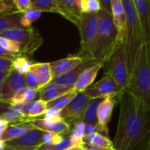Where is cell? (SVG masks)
<instances>
[{"label":"cell","instance_id":"obj_1","mask_svg":"<svg viewBox=\"0 0 150 150\" xmlns=\"http://www.w3.org/2000/svg\"><path fill=\"white\" fill-rule=\"evenodd\" d=\"M118 101L119 119L113 146L115 150H132L150 135V106L127 90Z\"/></svg>","mask_w":150,"mask_h":150},{"label":"cell","instance_id":"obj_2","mask_svg":"<svg viewBox=\"0 0 150 150\" xmlns=\"http://www.w3.org/2000/svg\"><path fill=\"white\" fill-rule=\"evenodd\" d=\"M126 90L150 106V44L148 43L144 42L136 54L129 72Z\"/></svg>","mask_w":150,"mask_h":150},{"label":"cell","instance_id":"obj_3","mask_svg":"<svg viewBox=\"0 0 150 150\" xmlns=\"http://www.w3.org/2000/svg\"><path fill=\"white\" fill-rule=\"evenodd\" d=\"M124 42H119L111 13L100 10L98 12V28L92 57L103 64L108 60L114 50Z\"/></svg>","mask_w":150,"mask_h":150},{"label":"cell","instance_id":"obj_4","mask_svg":"<svg viewBox=\"0 0 150 150\" xmlns=\"http://www.w3.org/2000/svg\"><path fill=\"white\" fill-rule=\"evenodd\" d=\"M122 1L126 16L124 47L128 64V70L130 72L133 65L136 54L140 46L145 42V39L132 0H122Z\"/></svg>","mask_w":150,"mask_h":150},{"label":"cell","instance_id":"obj_5","mask_svg":"<svg viewBox=\"0 0 150 150\" xmlns=\"http://www.w3.org/2000/svg\"><path fill=\"white\" fill-rule=\"evenodd\" d=\"M98 28V13H82L78 26L81 34V47L76 54L84 60L93 59L92 54L96 43Z\"/></svg>","mask_w":150,"mask_h":150},{"label":"cell","instance_id":"obj_6","mask_svg":"<svg viewBox=\"0 0 150 150\" xmlns=\"http://www.w3.org/2000/svg\"><path fill=\"white\" fill-rule=\"evenodd\" d=\"M105 75L110 76L122 89L126 90L129 83V70L124 43L120 44L103 63Z\"/></svg>","mask_w":150,"mask_h":150},{"label":"cell","instance_id":"obj_7","mask_svg":"<svg viewBox=\"0 0 150 150\" xmlns=\"http://www.w3.org/2000/svg\"><path fill=\"white\" fill-rule=\"evenodd\" d=\"M0 36L7 38L21 44V55L29 57L42 46L43 39L41 35L32 27L13 28L0 33Z\"/></svg>","mask_w":150,"mask_h":150},{"label":"cell","instance_id":"obj_8","mask_svg":"<svg viewBox=\"0 0 150 150\" xmlns=\"http://www.w3.org/2000/svg\"><path fill=\"white\" fill-rule=\"evenodd\" d=\"M90 102V98L84 92H78L72 100L61 110V117L70 127L83 120L85 111Z\"/></svg>","mask_w":150,"mask_h":150},{"label":"cell","instance_id":"obj_9","mask_svg":"<svg viewBox=\"0 0 150 150\" xmlns=\"http://www.w3.org/2000/svg\"><path fill=\"white\" fill-rule=\"evenodd\" d=\"M122 89L110 76H104L96 83L92 84L88 88L84 93L90 99H104L107 97H117L119 99L124 93Z\"/></svg>","mask_w":150,"mask_h":150},{"label":"cell","instance_id":"obj_10","mask_svg":"<svg viewBox=\"0 0 150 150\" xmlns=\"http://www.w3.org/2000/svg\"><path fill=\"white\" fill-rule=\"evenodd\" d=\"M46 132H43L36 127H33L25 132L23 135L6 141V147H13L25 150H35L43 145V137Z\"/></svg>","mask_w":150,"mask_h":150},{"label":"cell","instance_id":"obj_11","mask_svg":"<svg viewBox=\"0 0 150 150\" xmlns=\"http://www.w3.org/2000/svg\"><path fill=\"white\" fill-rule=\"evenodd\" d=\"M27 88L25 74L11 70L0 92V100L9 103L21 91Z\"/></svg>","mask_w":150,"mask_h":150},{"label":"cell","instance_id":"obj_12","mask_svg":"<svg viewBox=\"0 0 150 150\" xmlns=\"http://www.w3.org/2000/svg\"><path fill=\"white\" fill-rule=\"evenodd\" d=\"M102 63L100 61H97L96 59H87L84 60L81 64H79L78 66H76L74 69H72L71 71L60 75L58 77H56L54 79H52V81H50L51 83H54L56 85L61 86V87H65V88H72L73 86L76 83V81H78L80 75L82 73V71L84 70H86L87 68L93 66L96 64Z\"/></svg>","mask_w":150,"mask_h":150},{"label":"cell","instance_id":"obj_13","mask_svg":"<svg viewBox=\"0 0 150 150\" xmlns=\"http://www.w3.org/2000/svg\"><path fill=\"white\" fill-rule=\"evenodd\" d=\"M81 1V0H57L58 13L77 28L82 15Z\"/></svg>","mask_w":150,"mask_h":150},{"label":"cell","instance_id":"obj_14","mask_svg":"<svg viewBox=\"0 0 150 150\" xmlns=\"http://www.w3.org/2000/svg\"><path fill=\"white\" fill-rule=\"evenodd\" d=\"M140 22L145 42L150 44V0H132Z\"/></svg>","mask_w":150,"mask_h":150},{"label":"cell","instance_id":"obj_15","mask_svg":"<svg viewBox=\"0 0 150 150\" xmlns=\"http://www.w3.org/2000/svg\"><path fill=\"white\" fill-rule=\"evenodd\" d=\"M111 16L114 26L117 32V38L119 42H124L126 16L122 0H111Z\"/></svg>","mask_w":150,"mask_h":150},{"label":"cell","instance_id":"obj_16","mask_svg":"<svg viewBox=\"0 0 150 150\" xmlns=\"http://www.w3.org/2000/svg\"><path fill=\"white\" fill-rule=\"evenodd\" d=\"M83 61L84 59H82L77 55H69L65 58L50 63L52 78L54 79L71 71L76 66L81 64Z\"/></svg>","mask_w":150,"mask_h":150},{"label":"cell","instance_id":"obj_17","mask_svg":"<svg viewBox=\"0 0 150 150\" xmlns=\"http://www.w3.org/2000/svg\"><path fill=\"white\" fill-rule=\"evenodd\" d=\"M31 124L46 132H53L57 134L65 135L70 132V125L63 120L60 121H48L43 118H34L31 121Z\"/></svg>","mask_w":150,"mask_h":150},{"label":"cell","instance_id":"obj_18","mask_svg":"<svg viewBox=\"0 0 150 150\" xmlns=\"http://www.w3.org/2000/svg\"><path fill=\"white\" fill-rule=\"evenodd\" d=\"M103 64L99 63L84 70L82 73L80 75L78 81L73 86L72 89L77 93L84 92L88 88H89L93 84L95 79L96 78L98 74V71H100L101 68H103Z\"/></svg>","mask_w":150,"mask_h":150},{"label":"cell","instance_id":"obj_19","mask_svg":"<svg viewBox=\"0 0 150 150\" xmlns=\"http://www.w3.org/2000/svg\"><path fill=\"white\" fill-rule=\"evenodd\" d=\"M117 101L118 98L117 97H107L101 101L97 108V123L99 125L108 126Z\"/></svg>","mask_w":150,"mask_h":150},{"label":"cell","instance_id":"obj_20","mask_svg":"<svg viewBox=\"0 0 150 150\" xmlns=\"http://www.w3.org/2000/svg\"><path fill=\"white\" fill-rule=\"evenodd\" d=\"M72 88L61 87L58 85H56L54 83L50 82L48 85L43 87L42 88L39 89V99L49 103L50 101H53L57 99V97L70 92Z\"/></svg>","mask_w":150,"mask_h":150},{"label":"cell","instance_id":"obj_21","mask_svg":"<svg viewBox=\"0 0 150 150\" xmlns=\"http://www.w3.org/2000/svg\"><path fill=\"white\" fill-rule=\"evenodd\" d=\"M34 125L30 122H25V123H20L16 125H9L8 127L6 129V131L0 136V140L6 142L13 139H16L21 135H23L25 132H27L28 130L33 128Z\"/></svg>","mask_w":150,"mask_h":150},{"label":"cell","instance_id":"obj_22","mask_svg":"<svg viewBox=\"0 0 150 150\" xmlns=\"http://www.w3.org/2000/svg\"><path fill=\"white\" fill-rule=\"evenodd\" d=\"M30 68L36 73L38 78L39 88L41 89L52 81V74L50 63H34Z\"/></svg>","mask_w":150,"mask_h":150},{"label":"cell","instance_id":"obj_23","mask_svg":"<svg viewBox=\"0 0 150 150\" xmlns=\"http://www.w3.org/2000/svg\"><path fill=\"white\" fill-rule=\"evenodd\" d=\"M47 110V103L38 99L24 105L21 113L29 119H34L37 117L43 115Z\"/></svg>","mask_w":150,"mask_h":150},{"label":"cell","instance_id":"obj_24","mask_svg":"<svg viewBox=\"0 0 150 150\" xmlns=\"http://www.w3.org/2000/svg\"><path fill=\"white\" fill-rule=\"evenodd\" d=\"M83 143L100 148L114 149L113 142L110 140V139L98 132H92L89 134H86L85 137L83 138Z\"/></svg>","mask_w":150,"mask_h":150},{"label":"cell","instance_id":"obj_25","mask_svg":"<svg viewBox=\"0 0 150 150\" xmlns=\"http://www.w3.org/2000/svg\"><path fill=\"white\" fill-rule=\"evenodd\" d=\"M39 99V90L33 88L27 87L25 89L21 91L19 94H17L10 102L11 106L18 104V103H23L27 104L28 103H31L35 100Z\"/></svg>","mask_w":150,"mask_h":150},{"label":"cell","instance_id":"obj_26","mask_svg":"<svg viewBox=\"0 0 150 150\" xmlns=\"http://www.w3.org/2000/svg\"><path fill=\"white\" fill-rule=\"evenodd\" d=\"M21 13H3L0 14V33L13 28H22L21 26Z\"/></svg>","mask_w":150,"mask_h":150},{"label":"cell","instance_id":"obj_27","mask_svg":"<svg viewBox=\"0 0 150 150\" xmlns=\"http://www.w3.org/2000/svg\"><path fill=\"white\" fill-rule=\"evenodd\" d=\"M31 7L42 13H58L57 0H31Z\"/></svg>","mask_w":150,"mask_h":150},{"label":"cell","instance_id":"obj_28","mask_svg":"<svg viewBox=\"0 0 150 150\" xmlns=\"http://www.w3.org/2000/svg\"><path fill=\"white\" fill-rule=\"evenodd\" d=\"M1 118L4 119L8 125H16V124H20V123L32 121V119L26 117L21 111L12 108V106L8 110H6L1 116Z\"/></svg>","mask_w":150,"mask_h":150},{"label":"cell","instance_id":"obj_29","mask_svg":"<svg viewBox=\"0 0 150 150\" xmlns=\"http://www.w3.org/2000/svg\"><path fill=\"white\" fill-rule=\"evenodd\" d=\"M102 100L103 99H90L82 120L86 125L97 124V108Z\"/></svg>","mask_w":150,"mask_h":150},{"label":"cell","instance_id":"obj_30","mask_svg":"<svg viewBox=\"0 0 150 150\" xmlns=\"http://www.w3.org/2000/svg\"><path fill=\"white\" fill-rule=\"evenodd\" d=\"M77 92H75L73 89H71L70 92L57 97V99L50 101L47 103V109H54V110H63L71 100L76 96Z\"/></svg>","mask_w":150,"mask_h":150},{"label":"cell","instance_id":"obj_31","mask_svg":"<svg viewBox=\"0 0 150 150\" xmlns=\"http://www.w3.org/2000/svg\"><path fill=\"white\" fill-rule=\"evenodd\" d=\"M33 64L34 63L28 57L23 55H19L13 59L12 70L16 71L21 74H26L29 71L30 66Z\"/></svg>","mask_w":150,"mask_h":150},{"label":"cell","instance_id":"obj_32","mask_svg":"<svg viewBox=\"0 0 150 150\" xmlns=\"http://www.w3.org/2000/svg\"><path fill=\"white\" fill-rule=\"evenodd\" d=\"M41 16H42L41 12L30 7L27 9L23 13H21V20H20L21 26L22 28H29L35 21L39 20Z\"/></svg>","mask_w":150,"mask_h":150},{"label":"cell","instance_id":"obj_33","mask_svg":"<svg viewBox=\"0 0 150 150\" xmlns=\"http://www.w3.org/2000/svg\"><path fill=\"white\" fill-rule=\"evenodd\" d=\"M68 134L74 140H76L83 145V138L86 135V124L83 121L74 124L71 126L70 132Z\"/></svg>","mask_w":150,"mask_h":150},{"label":"cell","instance_id":"obj_34","mask_svg":"<svg viewBox=\"0 0 150 150\" xmlns=\"http://www.w3.org/2000/svg\"><path fill=\"white\" fill-rule=\"evenodd\" d=\"M0 45H1L4 49H6L7 51H9L10 53H12L15 56L21 55V47L18 42L0 36Z\"/></svg>","mask_w":150,"mask_h":150},{"label":"cell","instance_id":"obj_35","mask_svg":"<svg viewBox=\"0 0 150 150\" xmlns=\"http://www.w3.org/2000/svg\"><path fill=\"white\" fill-rule=\"evenodd\" d=\"M81 12L82 13H94L101 10V6L98 0H81Z\"/></svg>","mask_w":150,"mask_h":150},{"label":"cell","instance_id":"obj_36","mask_svg":"<svg viewBox=\"0 0 150 150\" xmlns=\"http://www.w3.org/2000/svg\"><path fill=\"white\" fill-rule=\"evenodd\" d=\"M3 13H19L13 0H0V14Z\"/></svg>","mask_w":150,"mask_h":150},{"label":"cell","instance_id":"obj_37","mask_svg":"<svg viewBox=\"0 0 150 150\" xmlns=\"http://www.w3.org/2000/svg\"><path fill=\"white\" fill-rule=\"evenodd\" d=\"M25 81L27 87L33 88H39V83H38V78L36 73L30 68L29 71L25 74ZM39 90V89H38Z\"/></svg>","mask_w":150,"mask_h":150},{"label":"cell","instance_id":"obj_38","mask_svg":"<svg viewBox=\"0 0 150 150\" xmlns=\"http://www.w3.org/2000/svg\"><path fill=\"white\" fill-rule=\"evenodd\" d=\"M64 138V135L53 133V132H45L43 137V145L46 146H51L54 144H57L60 142Z\"/></svg>","mask_w":150,"mask_h":150},{"label":"cell","instance_id":"obj_39","mask_svg":"<svg viewBox=\"0 0 150 150\" xmlns=\"http://www.w3.org/2000/svg\"><path fill=\"white\" fill-rule=\"evenodd\" d=\"M61 110H54V109H47L43 113V119L48 121H60L63 120L61 117Z\"/></svg>","mask_w":150,"mask_h":150},{"label":"cell","instance_id":"obj_40","mask_svg":"<svg viewBox=\"0 0 150 150\" xmlns=\"http://www.w3.org/2000/svg\"><path fill=\"white\" fill-rule=\"evenodd\" d=\"M15 7L19 13H23L27 9L31 7V0H13Z\"/></svg>","mask_w":150,"mask_h":150},{"label":"cell","instance_id":"obj_41","mask_svg":"<svg viewBox=\"0 0 150 150\" xmlns=\"http://www.w3.org/2000/svg\"><path fill=\"white\" fill-rule=\"evenodd\" d=\"M14 57H0V71L12 70L13 59Z\"/></svg>","mask_w":150,"mask_h":150},{"label":"cell","instance_id":"obj_42","mask_svg":"<svg viewBox=\"0 0 150 150\" xmlns=\"http://www.w3.org/2000/svg\"><path fill=\"white\" fill-rule=\"evenodd\" d=\"M98 1L101 6V10L109 13H111V0H98Z\"/></svg>","mask_w":150,"mask_h":150},{"label":"cell","instance_id":"obj_43","mask_svg":"<svg viewBox=\"0 0 150 150\" xmlns=\"http://www.w3.org/2000/svg\"><path fill=\"white\" fill-rule=\"evenodd\" d=\"M11 108V104L9 103L6 102H3V101H0V117L1 116L9 109Z\"/></svg>","mask_w":150,"mask_h":150},{"label":"cell","instance_id":"obj_44","mask_svg":"<svg viewBox=\"0 0 150 150\" xmlns=\"http://www.w3.org/2000/svg\"><path fill=\"white\" fill-rule=\"evenodd\" d=\"M8 124L4 120L2 119L1 117H0V136H1V134L6 131V129L8 127Z\"/></svg>","mask_w":150,"mask_h":150},{"label":"cell","instance_id":"obj_45","mask_svg":"<svg viewBox=\"0 0 150 150\" xmlns=\"http://www.w3.org/2000/svg\"><path fill=\"white\" fill-rule=\"evenodd\" d=\"M83 147L85 148V150H112V149H105V148H100V147H96L91 145H88V144H83Z\"/></svg>","mask_w":150,"mask_h":150},{"label":"cell","instance_id":"obj_46","mask_svg":"<svg viewBox=\"0 0 150 150\" xmlns=\"http://www.w3.org/2000/svg\"><path fill=\"white\" fill-rule=\"evenodd\" d=\"M67 150H85V148L83 147V146H73V147H71Z\"/></svg>","mask_w":150,"mask_h":150},{"label":"cell","instance_id":"obj_47","mask_svg":"<svg viewBox=\"0 0 150 150\" xmlns=\"http://www.w3.org/2000/svg\"><path fill=\"white\" fill-rule=\"evenodd\" d=\"M6 148V146H5V142L0 140V150H5Z\"/></svg>","mask_w":150,"mask_h":150},{"label":"cell","instance_id":"obj_48","mask_svg":"<svg viewBox=\"0 0 150 150\" xmlns=\"http://www.w3.org/2000/svg\"><path fill=\"white\" fill-rule=\"evenodd\" d=\"M5 150H25V149H19V148H13V147H6Z\"/></svg>","mask_w":150,"mask_h":150},{"label":"cell","instance_id":"obj_49","mask_svg":"<svg viewBox=\"0 0 150 150\" xmlns=\"http://www.w3.org/2000/svg\"><path fill=\"white\" fill-rule=\"evenodd\" d=\"M146 150H150V137H149L148 144H147V146H146Z\"/></svg>","mask_w":150,"mask_h":150},{"label":"cell","instance_id":"obj_50","mask_svg":"<svg viewBox=\"0 0 150 150\" xmlns=\"http://www.w3.org/2000/svg\"><path fill=\"white\" fill-rule=\"evenodd\" d=\"M112 150H115V149H112Z\"/></svg>","mask_w":150,"mask_h":150}]
</instances>
